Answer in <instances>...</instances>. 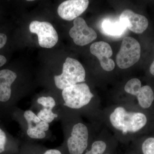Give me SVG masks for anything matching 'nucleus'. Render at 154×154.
Instances as JSON below:
<instances>
[{
  "label": "nucleus",
  "mask_w": 154,
  "mask_h": 154,
  "mask_svg": "<svg viewBox=\"0 0 154 154\" xmlns=\"http://www.w3.org/2000/svg\"><path fill=\"white\" fill-rule=\"evenodd\" d=\"M110 125L123 134L135 133L145 126L147 118L141 112L129 111L124 107H115L109 116Z\"/></svg>",
  "instance_id": "1"
},
{
  "label": "nucleus",
  "mask_w": 154,
  "mask_h": 154,
  "mask_svg": "<svg viewBox=\"0 0 154 154\" xmlns=\"http://www.w3.org/2000/svg\"><path fill=\"white\" fill-rule=\"evenodd\" d=\"M85 71L82 64L76 60L68 57L63 64L61 74L54 76V82L58 89L63 90L85 82Z\"/></svg>",
  "instance_id": "2"
},
{
  "label": "nucleus",
  "mask_w": 154,
  "mask_h": 154,
  "mask_svg": "<svg viewBox=\"0 0 154 154\" xmlns=\"http://www.w3.org/2000/svg\"><path fill=\"white\" fill-rule=\"evenodd\" d=\"M65 106L78 109L88 105L94 97L89 86L81 83L65 88L62 93Z\"/></svg>",
  "instance_id": "3"
},
{
  "label": "nucleus",
  "mask_w": 154,
  "mask_h": 154,
  "mask_svg": "<svg viewBox=\"0 0 154 154\" xmlns=\"http://www.w3.org/2000/svg\"><path fill=\"white\" fill-rule=\"evenodd\" d=\"M140 53V45L138 42L132 37H125L116 55L117 66L122 69L128 68L138 61Z\"/></svg>",
  "instance_id": "4"
},
{
  "label": "nucleus",
  "mask_w": 154,
  "mask_h": 154,
  "mask_svg": "<svg viewBox=\"0 0 154 154\" xmlns=\"http://www.w3.org/2000/svg\"><path fill=\"white\" fill-rule=\"evenodd\" d=\"M29 29L31 33L37 34L38 44L42 47L51 48L58 40L57 32L49 22L33 21L30 23Z\"/></svg>",
  "instance_id": "5"
},
{
  "label": "nucleus",
  "mask_w": 154,
  "mask_h": 154,
  "mask_svg": "<svg viewBox=\"0 0 154 154\" xmlns=\"http://www.w3.org/2000/svg\"><path fill=\"white\" fill-rule=\"evenodd\" d=\"M89 132L88 128L82 122L75 124L67 145L70 154H82L88 146Z\"/></svg>",
  "instance_id": "6"
},
{
  "label": "nucleus",
  "mask_w": 154,
  "mask_h": 154,
  "mask_svg": "<svg viewBox=\"0 0 154 154\" xmlns=\"http://www.w3.org/2000/svg\"><path fill=\"white\" fill-rule=\"evenodd\" d=\"M128 94L135 96L141 107L148 108L151 106L154 100V94L149 85L141 86L140 80L134 78L128 81L124 87Z\"/></svg>",
  "instance_id": "7"
},
{
  "label": "nucleus",
  "mask_w": 154,
  "mask_h": 154,
  "mask_svg": "<svg viewBox=\"0 0 154 154\" xmlns=\"http://www.w3.org/2000/svg\"><path fill=\"white\" fill-rule=\"evenodd\" d=\"M73 25L69 30V34L77 45H87L97 38V34L95 30L88 26L83 18L78 17L75 19Z\"/></svg>",
  "instance_id": "8"
},
{
  "label": "nucleus",
  "mask_w": 154,
  "mask_h": 154,
  "mask_svg": "<svg viewBox=\"0 0 154 154\" xmlns=\"http://www.w3.org/2000/svg\"><path fill=\"white\" fill-rule=\"evenodd\" d=\"M89 4V2L88 0L65 1L58 8V14L64 20H75L87 10Z\"/></svg>",
  "instance_id": "9"
},
{
  "label": "nucleus",
  "mask_w": 154,
  "mask_h": 154,
  "mask_svg": "<svg viewBox=\"0 0 154 154\" xmlns=\"http://www.w3.org/2000/svg\"><path fill=\"white\" fill-rule=\"evenodd\" d=\"M90 51L99 59L103 69L110 72L114 69V62L110 58L113 54V51L108 43L103 41L95 42L91 45Z\"/></svg>",
  "instance_id": "10"
},
{
  "label": "nucleus",
  "mask_w": 154,
  "mask_h": 154,
  "mask_svg": "<svg viewBox=\"0 0 154 154\" xmlns=\"http://www.w3.org/2000/svg\"><path fill=\"white\" fill-rule=\"evenodd\" d=\"M119 20L125 25L127 29L135 33H143L148 27V20L146 17L135 14L128 9L122 12Z\"/></svg>",
  "instance_id": "11"
},
{
  "label": "nucleus",
  "mask_w": 154,
  "mask_h": 154,
  "mask_svg": "<svg viewBox=\"0 0 154 154\" xmlns=\"http://www.w3.org/2000/svg\"><path fill=\"white\" fill-rule=\"evenodd\" d=\"M17 76V74L11 70L0 71V102H8L11 99V86Z\"/></svg>",
  "instance_id": "12"
},
{
  "label": "nucleus",
  "mask_w": 154,
  "mask_h": 154,
  "mask_svg": "<svg viewBox=\"0 0 154 154\" xmlns=\"http://www.w3.org/2000/svg\"><path fill=\"white\" fill-rule=\"evenodd\" d=\"M102 28L103 32L107 35L114 37L122 36L127 29L125 25L119 19L113 20L105 19L102 22Z\"/></svg>",
  "instance_id": "13"
},
{
  "label": "nucleus",
  "mask_w": 154,
  "mask_h": 154,
  "mask_svg": "<svg viewBox=\"0 0 154 154\" xmlns=\"http://www.w3.org/2000/svg\"><path fill=\"white\" fill-rule=\"evenodd\" d=\"M27 123V132L29 137L36 139H42L45 137V131L48 130L49 127L48 123L42 121L38 123L28 122Z\"/></svg>",
  "instance_id": "14"
},
{
  "label": "nucleus",
  "mask_w": 154,
  "mask_h": 154,
  "mask_svg": "<svg viewBox=\"0 0 154 154\" xmlns=\"http://www.w3.org/2000/svg\"><path fill=\"white\" fill-rule=\"evenodd\" d=\"M37 116L41 121L48 123L52 122L58 116L57 114L52 112V109L45 108L40 110Z\"/></svg>",
  "instance_id": "15"
},
{
  "label": "nucleus",
  "mask_w": 154,
  "mask_h": 154,
  "mask_svg": "<svg viewBox=\"0 0 154 154\" xmlns=\"http://www.w3.org/2000/svg\"><path fill=\"white\" fill-rule=\"evenodd\" d=\"M107 149V144L104 141L97 140L94 141L91 146V150L85 154H104Z\"/></svg>",
  "instance_id": "16"
},
{
  "label": "nucleus",
  "mask_w": 154,
  "mask_h": 154,
  "mask_svg": "<svg viewBox=\"0 0 154 154\" xmlns=\"http://www.w3.org/2000/svg\"><path fill=\"white\" fill-rule=\"evenodd\" d=\"M142 151L143 154H154V137L145 140L142 145Z\"/></svg>",
  "instance_id": "17"
},
{
  "label": "nucleus",
  "mask_w": 154,
  "mask_h": 154,
  "mask_svg": "<svg viewBox=\"0 0 154 154\" xmlns=\"http://www.w3.org/2000/svg\"><path fill=\"white\" fill-rule=\"evenodd\" d=\"M37 102L44 107V108L53 109L55 107L56 102L53 98L51 96L40 97L37 99Z\"/></svg>",
  "instance_id": "18"
},
{
  "label": "nucleus",
  "mask_w": 154,
  "mask_h": 154,
  "mask_svg": "<svg viewBox=\"0 0 154 154\" xmlns=\"http://www.w3.org/2000/svg\"><path fill=\"white\" fill-rule=\"evenodd\" d=\"M24 116L27 122L38 123L41 121L38 116L30 110H26L24 113Z\"/></svg>",
  "instance_id": "19"
},
{
  "label": "nucleus",
  "mask_w": 154,
  "mask_h": 154,
  "mask_svg": "<svg viewBox=\"0 0 154 154\" xmlns=\"http://www.w3.org/2000/svg\"><path fill=\"white\" fill-rule=\"evenodd\" d=\"M7 141V137L6 133L0 128V153L5 151Z\"/></svg>",
  "instance_id": "20"
},
{
  "label": "nucleus",
  "mask_w": 154,
  "mask_h": 154,
  "mask_svg": "<svg viewBox=\"0 0 154 154\" xmlns=\"http://www.w3.org/2000/svg\"><path fill=\"white\" fill-rule=\"evenodd\" d=\"M7 41V36L5 34L0 33V49L2 48Z\"/></svg>",
  "instance_id": "21"
},
{
  "label": "nucleus",
  "mask_w": 154,
  "mask_h": 154,
  "mask_svg": "<svg viewBox=\"0 0 154 154\" xmlns=\"http://www.w3.org/2000/svg\"><path fill=\"white\" fill-rule=\"evenodd\" d=\"M43 154H62L59 150L57 149H49L46 151Z\"/></svg>",
  "instance_id": "22"
},
{
  "label": "nucleus",
  "mask_w": 154,
  "mask_h": 154,
  "mask_svg": "<svg viewBox=\"0 0 154 154\" xmlns=\"http://www.w3.org/2000/svg\"><path fill=\"white\" fill-rule=\"evenodd\" d=\"M7 62V59L4 56L0 54V67L3 66Z\"/></svg>",
  "instance_id": "23"
},
{
  "label": "nucleus",
  "mask_w": 154,
  "mask_h": 154,
  "mask_svg": "<svg viewBox=\"0 0 154 154\" xmlns=\"http://www.w3.org/2000/svg\"><path fill=\"white\" fill-rule=\"evenodd\" d=\"M150 72L152 75H154V60L153 62L152 63L149 69Z\"/></svg>",
  "instance_id": "24"
},
{
  "label": "nucleus",
  "mask_w": 154,
  "mask_h": 154,
  "mask_svg": "<svg viewBox=\"0 0 154 154\" xmlns=\"http://www.w3.org/2000/svg\"><path fill=\"white\" fill-rule=\"evenodd\" d=\"M110 154L107 153V154Z\"/></svg>",
  "instance_id": "25"
}]
</instances>
